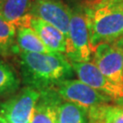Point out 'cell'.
Masks as SVG:
<instances>
[{"mask_svg": "<svg viewBox=\"0 0 123 123\" xmlns=\"http://www.w3.org/2000/svg\"><path fill=\"white\" fill-rule=\"evenodd\" d=\"M62 100L54 88L40 91L30 123H57V108Z\"/></svg>", "mask_w": 123, "mask_h": 123, "instance_id": "9c48e42d", "label": "cell"}, {"mask_svg": "<svg viewBox=\"0 0 123 123\" xmlns=\"http://www.w3.org/2000/svg\"><path fill=\"white\" fill-rule=\"evenodd\" d=\"M54 89L62 99L76 103L88 110L113 101L110 97L90 88L79 79H65L57 84Z\"/></svg>", "mask_w": 123, "mask_h": 123, "instance_id": "5b68a950", "label": "cell"}, {"mask_svg": "<svg viewBox=\"0 0 123 123\" xmlns=\"http://www.w3.org/2000/svg\"><path fill=\"white\" fill-rule=\"evenodd\" d=\"M57 123H88V110L70 101L61 102L57 108Z\"/></svg>", "mask_w": 123, "mask_h": 123, "instance_id": "5bb4252c", "label": "cell"}, {"mask_svg": "<svg viewBox=\"0 0 123 123\" xmlns=\"http://www.w3.org/2000/svg\"><path fill=\"white\" fill-rule=\"evenodd\" d=\"M0 123H12V122L8 121L7 119H5L3 116H1V115H0Z\"/></svg>", "mask_w": 123, "mask_h": 123, "instance_id": "e0dca14e", "label": "cell"}, {"mask_svg": "<svg viewBox=\"0 0 123 123\" xmlns=\"http://www.w3.org/2000/svg\"><path fill=\"white\" fill-rule=\"evenodd\" d=\"M85 14L93 51L101 43H114L123 37V1L98 0Z\"/></svg>", "mask_w": 123, "mask_h": 123, "instance_id": "7a4b0ae2", "label": "cell"}, {"mask_svg": "<svg viewBox=\"0 0 123 123\" xmlns=\"http://www.w3.org/2000/svg\"><path fill=\"white\" fill-rule=\"evenodd\" d=\"M20 67L26 87L38 91L53 89L72 75L71 63L61 53H19Z\"/></svg>", "mask_w": 123, "mask_h": 123, "instance_id": "6da1fadb", "label": "cell"}, {"mask_svg": "<svg viewBox=\"0 0 123 123\" xmlns=\"http://www.w3.org/2000/svg\"><path fill=\"white\" fill-rule=\"evenodd\" d=\"M119 1H123V0H119Z\"/></svg>", "mask_w": 123, "mask_h": 123, "instance_id": "44dd1931", "label": "cell"}, {"mask_svg": "<svg viewBox=\"0 0 123 123\" xmlns=\"http://www.w3.org/2000/svg\"><path fill=\"white\" fill-rule=\"evenodd\" d=\"M80 81L114 99H123V88L102 74L93 62H70Z\"/></svg>", "mask_w": 123, "mask_h": 123, "instance_id": "52a82bcc", "label": "cell"}, {"mask_svg": "<svg viewBox=\"0 0 123 123\" xmlns=\"http://www.w3.org/2000/svg\"><path fill=\"white\" fill-rule=\"evenodd\" d=\"M2 1H3V0H0V3H1V2H2Z\"/></svg>", "mask_w": 123, "mask_h": 123, "instance_id": "d6986e66", "label": "cell"}, {"mask_svg": "<svg viewBox=\"0 0 123 123\" xmlns=\"http://www.w3.org/2000/svg\"><path fill=\"white\" fill-rule=\"evenodd\" d=\"M30 27L39 36L50 51L61 54L66 52V37L57 27L33 16L30 19Z\"/></svg>", "mask_w": 123, "mask_h": 123, "instance_id": "30bf717a", "label": "cell"}, {"mask_svg": "<svg viewBox=\"0 0 123 123\" xmlns=\"http://www.w3.org/2000/svg\"><path fill=\"white\" fill-rule=\"evenodd\" d=\"M17 26L5 20L0 15V50L2 55H6L10 49L15 51V38L17 37Z\"/></svg>", "mask_w": 123, "mask_h": 123, "instance_id": "9a60e30c", "label": "cell"}, {"mask_svg": "<svg viewBox=\"0 0 123 123\" xmlns=\"http://www.w3.org/2000/svg\"><path fill=\"white\" fill-rule=\"evenodd\" d=\"M30 15L57 27L68 37L71 10L60 0H33Z\"/></svg>", "mask_w": 123, "mask_h": 123, "instance_id": "ba28073f", "label": "cell"}, {"mask_svg": "<svg viewBox=\"0 0 123 123\" xmlns=\"http://www.w3.org/2000/svg\"><path fill=\"white\" fill-rule=\"evenodd\" d=\"M19 87V79L8 64L0 61V95L16 91Z\"/></svg>", "mask_w": 123, "mask_h": 123, "instance_id": "2e32d148", "label": "cell"}, {"mask_svg": "<svg viewBox=\"0 0 123 123\" xmlns=\"http://www.w3.org/2000/svg\"><path fill=\"white\" fill-rule=\"evenodd\" d=\"M32 3L33 0H3L0 3V15L17 28L22 27L29 16Z\"/></svg>", "mask_w": 123, "mask_h": 123, "instance_id": "8fae6325", "label": "cell"}, {"mask_svg": "<svg viewBox=\"0 0 123 123\" xmlns=\"http://www.w3.org/2000/svg\"><path fill=\"white\" fill-rule=\"evenodd\" d=\"M0 54H1V55H2V52H1V50H0Z\"/></svg>", "mask_w": 123, "mask_h": 123, "instance_id": "ac0fdd59", "label": "cell"}, {"mask_svg": "<svg viewBox=\"0 0 123 123\" xmlns=\"http://www.w3.org/2000/svg\"><path fill=\"white\" fill-rule=\"evenodd\" d=\"M88 123H123V102L119 105L104 104L88 109Z\"/></svg>", "mask_w": 123, "mask_h": 123, "instance_id": "4fadbf2b", "label": "cell"}, {"mask_svg": "<svg viewBox=\"0 0 123 123\" xmlns=\"http://www.w3.org/2000/svg\"><path fill=\"white\" fill-rule=\"evenodd\" d=\"M39 97L40 91L26 87L1 104L0 115L12 123H30Z\"/></svg>", "mask_w": 123, "mask_h": 123, "instance_id": "8992f818", "label": "cell"}, {"mask_svg": "<svg viewBox=\"0 0 123 123\" xmlns=\"http://www.w3.org/2000/svg\"><path fill=\"white\" fill-rule=\"evenodd\" d=\"M66 55L71 62H88L93 55L86 14L71 11L68 35L66 37Z\"/></svg>", "mask_w": 123, "mask_h": 123, "instance_id": "3957f363", "label": "cell"}, {"mask_svg": "<svg viewBox=\"0 0 123 123\" xmlns=\"http://www.w3.org/2000/svg\"><path fill=\"white\" fill-rule=\"evenodd\" d=\"M93 63L108 79L123 88V43H101L93 51Z\"/></svg>", "mask_w": 123, "mask_h": 123, "instance_id": "277c9868", "label": "cell"}, {"mask_svg": "<svg viewBox=\"0 0 123 123\" xmlns=\"http://www.w3.org/2000/svg\"><path fill=\"white\" fill-rule=\"evenodd\" d=\"M17 47L18 53H52L43 43L39 36L31 27H18L17 29Z\"/></svg>", "mask_w": 123, "mask_h": 123, "instance_id": "7c38bea8", "label": "cell"}, {"mask_svg": "<svg viewBox=\"0 0 123 123\" xmlns=\"http://www.w3.org/2000/svg\"><path fill=\"white\" fill-rule=\"evenodd\" d=\"M121 42H122V43H123V38H122V41H121Z\"/></svg>", "mask_w": 123, "mask_h": 123, "instance_id": "ffe728a7", "label": "cell"}]
</instances>
